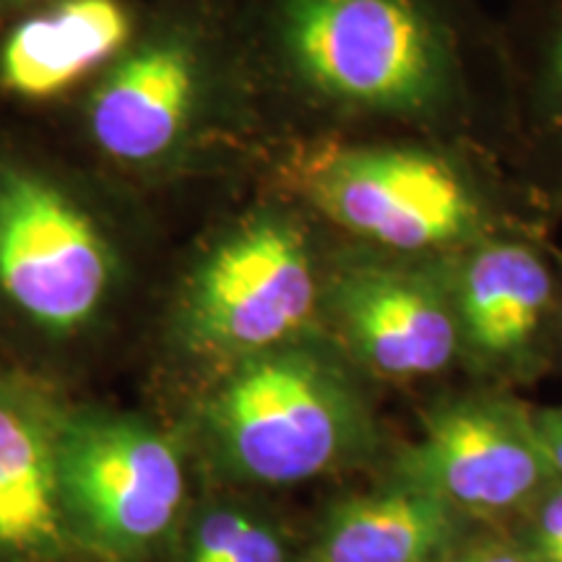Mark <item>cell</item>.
<instances>
[{"mask_svg":"<svg viewBox=\"0 0 562 562\" xmlns=\"http://www.w3.org/2000/svg\"><path fill=\"white\" fill-rule=\"evenodd\" d=\"M351 368L318 331L224 370L203 417L224 472L286 487L360 453L370 419Z\"/></svg>","mask_w":562,"mask_h":562,"instance_id":"6","label":"cell"},{"mask_svg":"<svg viewBox=\"0 0 562 562\" xmlns=\"http://www.w3.org/2000/svg\"><path fill=\"white\" fill-rule=\"evenodd\" d=\"M456 521L459 510L404 482L351 495L323 518L313 562H435Z\"/></svg>","mask_w":562,"mask_h":562,"instance_id":"14","label":"cell"},{"mask_svg":"<svg viewBox=\"0 0 562 562\" xmlns=\"http://www.w3.org/2000/svg\"><path fill=\"white\" fill-rule=\"evenodd\" d=\"M531 419L539 446H542L547 461L552 467V474L562 480V406L533 412Z\"/></svg>","mask_w":562,"mask_h":562,"instance_id":"17","label":"cell"},{"mask_svg":"<svg viewBox=\"0 0 562 562\" xmlns=\"http://www.w3.org/2000/svg\"><path fill=\"white\" fill-rule=\"evenodd\" d=\"M463 360L518 368L558 341L562 279L537 229L497 232L446 258Z\"/></svg>","mask_w":562,"mask_h":562,"instance_id":"11","label":"cell"},{"mask_svg":"<svg viewBox=\"0 0 562 562\" xmlns=\"http://www.w3.org/2000/svg\"><path fill=\"white\" fill-rule=\"evenodd\" d=\"M149 199L53 131L0 121V321L42 347H79L131 300Z\"/></svg>","mask_w":562,"mask_h":562,"instance_id":"4","label":"cell"},{"mask_svg":"<svg viewBox=\"0 0 562 562\" xmlns=\"http://www.w3.org/2000/svg\"><path fill=\"white\" fill-rule=\"evenodd\" d=\"M321 331L351 364L385 381H419L463 360L446 261L334 240Z\"/></svg>","mask_w":562,"mask_h":562,"instance_id":"8","label":"cell"},{"mask_svg":"<svg viewBox=\"0 0 562 562\" xmlns=\"http://www.w3.org/2000/svg\"><path fill=\"white\" fill-rule=\"evenodd\" d=\"M63 508L76 547L108 562H136L178 529L188 472L170 435L115 412L63 417Z\"/></svg>","mask_w":562,"mask_h":562,"instance_id":"7","label":"cell"},{"mask_svg":"<svg viewBox=\"0 0 562 562\" xmlns=\"http://www.w3.org/2000/svg\"><path fill=\"white\" fill-rule=\"evenodd\" d=\"M334 237L292 195L256 178L220 201L159 307L161 347L229 370L321 331Z\"/></svg>","mask_w":562,"mask_h":562,"instance_id":"5","label":"cell"},{"mask_svg":"<svg viewBox=\"0 0 562 562\" xmlns=\"http://www.w3.org/2000/svg\"><path fill=\"white\" fill-rule=\"evenodd\" d=\"M63 417L0 370V562H58L76 547L60 492Z\"/></svg>","mask_w":562,"mask_h":562,"instance_id":"13","label":"cell"},{"mask_svg":"<svg viewBox=\"0 0 562 562\" xmlns=\"http://www.w3.org/2000/svg\"><path fill=\"white\" fill-rule=\"evenodd\" d=\"M529 554L537 562H562V487L552 490L533 516Z\"/></svg>","mask_w":562,"mask_h":562,"instance_id":"16","label":"cell"},{"mask_svg":"<svg viewBox=\"0 0 562 562\" xmlns=\"http://www.w3.org/2000/svg\"><path fill=\"white\" fill-rule=\"evenodd\" d=\"M180 562H292L277 526L240 505H209L188 526Z\"/></svg>","mask_w":562,"mask_h":562,"instance_id":"15","label":"cell"},{"mask_svg":"<svg viewBox=\"0 0 562 562\" xmlns=\"http://www.w3.org/2000/svg\"><path fill=\"white\" fill-rule=\"evenodd\" d=\"M40 3V0H0V19L11 16V13H16L21 9H26V5H34Z\"/></svg>","mask_w":562,"mask_h":562,"instance_id":"19","label":"cell"},{"mask_svg":"<svg viewBox=\"0 0 562 562\" xmlns=\"http://www.w3.org/2000/svg\"><path fill=\"white\" fill-rule=\"evenodd\" d=\"M149 0H40L0 19V121L47 125L128 45Z\"/></svg>","mask_w":562,"mask_h":562,"instance_id":"9","label":"cell"},{"mask_svg":"<svg viewBox=\"0 0 562 562\" xmlns=\"http://www.w3.org/2000/svg\"><path fill=\"white\" fill-rule=\"evenodd\" d=\"M435 562H438V560H435ZM461 562H469V560H461Z\"/></svg>","mask_w":562,"mask_h":562,"instance_id":"21","label":"cell"},{"mask_svg":"<svg viewBox=\"0 0 562 562\" xmlns=\"http://www.w3.org/2000/svg\"><path fill=\"white\" fill-rule=\"evenodd\" d=\"M469 562H537L531 554H521V552H510V550H487L482 554H474L469 558Z\"/></svg>","mask_w":562,"mask_h":562,"instance_id":"18","label":"cell"},{"mask_svg":"<svg viewBox=\"0 0 562 562\" xmlns=\"http://www.w3.org/2000/svg\"><path fill=\"white\" fill-rule=\"evenodd\" d=\"M42 128L149 201L224 199L250 186L269 154L220 0H149L117 58Z\"/></svg>","mask_w":562,"mask_h":562,"instance_id":"2","label":"cell"},{"mask_svg":"<svg viewBox=\"0 0 562 562\" xmlns=\"http://www.w3.org/2000/svg\"><path fill=\"white\" fill-rule=\"evenodd\" d=\"M554 480L533 419L501 398L442 406L398 461V482L430 492L456 510L516 508Z\"/></svg>","mask_w":562,"mask_h":562,"instance_id":"10","label":"cell"},{"mask_svg":"<svg viewBox=\"0 0 562 562\" xmlns=\"http://www.w3.org/2000/svg\"><path fill=\"white\" fill-rule=\"evenodd\" d=\"M508 87L503 161L547 216L562 214V0H510L501 13Z\"/></svg>","mask_w":562,"mask_h":562,"instance_id":"12","label":"cell"},{"mask_svg":"<svg viewBox=\"0 0 562 562\" xmlns=\"http://www.w3.org/2000/svg\"><path fill=\"white\" fill-rule=\"evenodd\" d=\"M258 178L292 195L334 240L446 261L544 209L495 151L422 131L341 133L273 146Z\"/></svg>","mask_w":562,"mask_h":562,"instance_id":"3","label":"cell"},{"mask_svg":"<svg viewBox=\"0 0 562 562\" xmlns=\"http://www.w3.org/2000/svg\"><path fill=\"white\" fill-rule=\"evenodd\" d=\"M558 344L562 347V307H560V323H558Z\"/></svg>","mask_w":562,"mask_h":562,"instance_id":"20","label":"cell"},{"mask_svg":"<svg viewBox=\"0 0 562 562\" xmlns=\"http://www.w3.org/2000/svg\"><path fill=\"white\" fill-rule=\"evenodd\" d=\"M269 151L341 133L422 131L503 159L501 13L484 0H220Z\"/></svg>","mask_w":562,"mask_h":562,"instance_id":"1","label":"cell"}]
</instances>
